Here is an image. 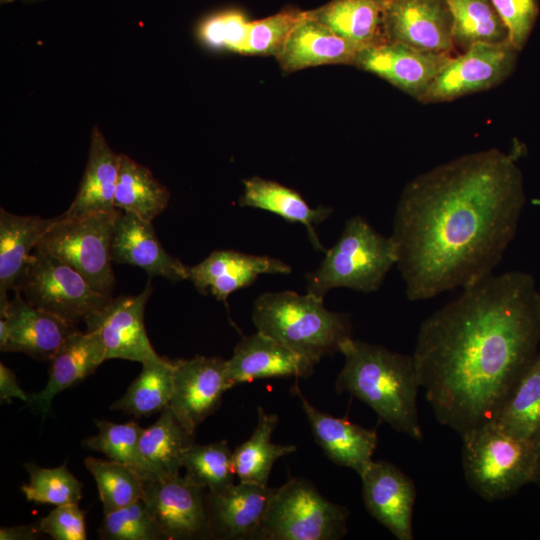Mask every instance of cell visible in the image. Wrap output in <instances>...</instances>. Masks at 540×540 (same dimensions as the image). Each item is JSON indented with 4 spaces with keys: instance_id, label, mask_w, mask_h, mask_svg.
Wrapping results in <instances>:
<instances>
[{
    "instance_id": "34",
    "label": "cell",
    "mask_w": 540,
    "mask_h": 540,
    "mask_svg": "<svg viewBox=\"0 0 540 540\" xmlns=\"http://www.w3.org/2000/svg\"><path fill=\"white\" fill-rule=\"evenodd\" d=\"M445 2L452 16L454 46L462 52L480 43H510L508 30L491 0Z\"/></svg>"
},
{
    "instance_id": "10",
    "label": "cell",
    "mask_w": 540,
    "mask_h": 540,
    "mask_svg": "<svg viewBox=\"0 0 540 540\" xmlns=\"http://www.w3.org/2000/svg\"><path fill=\"white\" fill-rule=\"evenodd\" d=\"M518 52L510 43L473 45L451 56L419 101L447 102L496 87L513 72Z\"/></svg>"
},
{
    "instance_id": "38",
    "label": "cell",
    "mask_w": 540,
    "mask_h": 540,
    "mask_svg": "<svg viewBox=\"0 0 540 540\" xmlns=\"http://www.w3.org/2000/svg\"><path fill=\"white\" fill-rule=\"evenodd\" d=\"M29 482L21 487L26 499L40 504L54 506L78 504L82 498V483L73 476L66 465L42 468L26 463Z\"/></svg>"
},
{
    "instance_id": "16",
    "label": "cell",
    "mask_w": 540,
    "mask_h": 540,
    "mask_svg": "<svg viewBox=\"0 0 540 540\" xmlns=\"http://www.w3.org/2000/svg\"><path fill=\"white\" fill-rule=\"evenodd\" d=\"M450 58L451 54L386 41L361 49L354 66L386 80L419 101Z\"/></svg>"
},
{
    "instance_id": "19",
    "label": "cell",
    "mask_w": 540,
    "mask_h": 540,
    "mask_svg": "<svg viewBox=\"0 0 540 540\" xmlns=\"http://www.w3.org/2000/svg\"><path fill=\"white\" fill-rule=\"evenodd\" d=\"M291 271L287 263L273 257L216 250L197 265L188 267V280L201 294L211 293L226 304L234 291L251 285L259 275Z\"/></svg>"
},
{
    "instance_id": "25",
    "label": "cell",
    "mask_w": 540,
    "mask_h": 540,
    "mask_svg": "<svg viewBox=\"0 0 540 540\" xmlns=\"http://www.w3.org/2000/svg\"><path fill=\"white\" fill-rule=\"evenodd\" d=\"M53 222L0 209V308L9 301L8 291L19 289L33 250Z\"/></svg>"
},
{
    "instance_id": "14",
    "label": "cell",
    "mask_w": 540,
    "mask_h": 540,
    "mask_svg": "<svg viewBox=\"0 0 540 540\" xmlns=\"http://www.w3.org/2000/svg\"><path fill=\"white\" fill-rule=\"evenodd\" d=\"M76 323L29 304L19 291L0 308V349L50 361Z\"/></svg>"
},
{
    "instance_id": "33",
    "label": "cell",
    "mask_w": 540,
    "mask_h": 540,
    "mask_svg": "<svg viewBox=\"0 0 540 540\" xmlns=\"http://www.w3.org/2000/svg\"><path fill=\"white\" fill-rule=\"evenodd\" d=\"M173 360L160 357L142 363L138 377L111 406L135 417H149L169 406L173 393Z\"/></svg>"
},
{
    "instance_id": "17",
    "label": "cell",
    "mask_w": 540,
    "mask_h": 540,
    "mask_svg": "<svg viewBox=\"0 0 540 540\" xmlns=\"http://www.w3.org/2000/svg\"><path fill=\"white\" fill-rule=\"evenodd\" d=\"M367 511L398 540H412L416 488L412 479L387 461H371L359 475Z\"/></svg>"
},
{
    "instance_id": "35",
    "label": "cell",
    "mask_w": 540,
    "mask_h": 540,
    "mask_svg": "<svg viewBox=\"0 0 540 540\" xmlns=\"http://www.w3.org/2000/svg\"><path fill=\"white\" fill-rule=\"evenodd\" d=\"M181 467L190 481L209 492L234 484L233 451L226 440L206 445L193 442L183 453Z\"/></svg>"
},
{
    "instance_id": "39",
    "label": "cell",
    "mask_w": 540,
    "mask_h": 540,
    "mask_svg": "<svg viewBox=\"0 0 540 540\" xmlns=\"http://www.w3.org/2000/svg\"><path fill=\"white\" fill-rule=\"evenodd\" d=\"M250 20L238 9H224L209 14L197 25V39L216 51L244 54Z\"/></svg>"
},
{
    "instance_id": "45",
    "label": "cell",
    "mask_w": 540,
    "mask_h": 540,
    "mask_svg": "<svg viewBox=\"0 0 540 540\" xmlns=\"http://www.w3.org/2000/svg\"><path fill=\"white\" fill-rule=\"evenodd\" d=\"M43 534L39 527V522L29 525L1 527V540H34Z\"/></svg>"
},
{
    "instance_id": "32",
    "label": "cell",
    "mask_w": 540,
    "mask_h": 540,
    "mask_svg": "<svg viewBox=\"0 0 540 540\" xmlns=\"http://www.w3.org/2000/svg\"><path fill=\"white\" fill-rule=\"evenodd\" d=\"M278 422L276 414L267 413L258 407L257 424L251 437L233 451V467L239 482L268 486L275 461L296 450L294 445L271 441Z\"/></svg>"
},
{
    "instance_id": "2",
    "label": "cell",
    "mask_w": 540,
    "mask_h": 540,
    "mask_svg": "<svg viewBox=\"0 0 540 540\" xmlns=\"http://www.w3.org/2000/svg\"><path fill=\"white\" fill-rule=\"evenodd\" d=\"M538 295L530 273H492L421 323L412 356L441 425L462 436L494 420L539 352Z\"/></svg>"
},
{
    "instance_id": "46",
    "label": "cell",
    "mask_w": 540,
    "mask_h": 540,
    "mask_svg": "<svg viewBox=\"0 0 540 540\" xmlns=\"http://www.w3.org/2000/svg\"><path fill=\"white\" fill-rule=\"evenodd\" d=\"M536 450V472L534 483L540 487V444L535 448Z\"/></svg>"
},
{
    "instance_id": "3",
    "label": "cell",
    "mask_w": 540,
    "mask_h": 540,
    "mask_svg": "<svg viewBox=\"0 0 540 540\" xmlns=\"http://www.w3.org/2000/svg\"><path fill=\"white\" fill-rule=\"evenodd\" d=\"M345 358L336 391L358 398L396 432L421 441L417 394L420 382L412 355L347 339L340 348Z\"/></svg>"
},
{
    "instance_id": "31",
    "label": "cell",
    "mask_w": 540,
    "mask_h": 540,
    "mask_svg": "<svg viewBox=\"0 0 540 540\" xmlns=\"http://www.w3.org/2000/svg\"><path fill=\"white\" fill-rule=\"evenodd\" d=\"M170 192L148 169L126 154H119L114 205L117 209L153 221L168 206Z\"/></svg>"
},
{
    "instance_id": "15",
    "label": "cell",
    "mask_w": 540,
    "mask_h": 540,
    "mask_svg": "<svg viewBox=\"0 0 540 540\" xmlns=\"http://www.w3.org/2000/svg\"><path fill=\"white\" fill-rule=\"evenodd\" d=\"M386 41L451 54L453 21L445 0H384Z\"/></svg>"
},
{
    "instance_id": "22",
    "label": "cell",
    "mask_w": 540,
    "mask_h": 540,
    "mask_svg": "<svg viewBox=\"0 0 540 540\" xmlns=\"http://www.w3.org/2000/svg\"><path fill=\"white\" fill-rule=\"evenodd\" d=\"M275 488L239 482L218 491L206 493L211 537L254 539Z\"/></svg>"
},
{
    "instance_id": "24",
    "label": "cell",
    "mask_w": 540,
    "mask_h": 540,
    "mask_svg": "<svg viewBox=\"0 0 540 540\" xmlns=\"http://www.w3.org/2000/svg\"><path fill=\"white\" fill-rule=\"evenodd\" d=\"M105 360L104 347L94 332H73L49 361L46 386L31 394L28 403L45 416L57 394L93 374Z\"/></svg>"
},
{
    "instance_id": "36",
    "label": "cell",
    "mask_w": 540,
    "mask_h": 540,
    "mask_svg": "<svg viewBox=\"0 0 540 540\" xmlns=\"http://www.w3.org/2000/svg\"><path fill=\"white\" fill-rule=\"evenodd\" d=\"M84 464L96 481L104 514L142 498L143 480L130 467L94 457H87Z\"/></svg>"
},
{
    "instance_id": "11",
    "label": "cell",
    "mask_w": 540,
    "mask_h": 540,
    "mask_svg": "<svg viewBox=\"0 0 540 540\" xmlns=\"http://www.w3.org/2000/svg\"><path fill=\"white\" fill-rule=\"evenodd\" d=\"M205 489L180 473L143 480L148 511L164 539L211 537Z\"/></svg>"
},
{
    "instance_id": "47",
    "label": "cell",
    "mask_w": 540,
    "mask_h": 540,
    "mask_svg": "<svg viewBox=\"0 0 540 540\" xmlns=\"http://www.w3.org/2000/svg\"><path fill=\"white\" fill-rule=\"evenodd\" d=\"M12 1H15V0H12ZM19 1L24 3V4H36V3H41V2L48 1V0H19Z\"/></svg>"
},
{
    "instance_id": "7",
    "label": "cell",
    "mask_w": 540,
    "mask_h": 540,
    "mask_svg": "<svg viewBox=\"0 0 540 540\" xmlns=\"http://www.w3.org/2000/svg\"><path fill=\"white\" fill-rule=\"evenodd\" d=\"M349 511L327 500L308 480L275 488L254 539L336 540L347 533Z\"/></svg>"
},
{
    "instance_id": "26",
    "label": "cell",
    "mask_w": 540,
    "mask_h": 540,
    "mask_svg": "<svg viewBox=\"0 0 540 540\" xmlns=\"http://www.w3.org/2000/svg\"><path fill=\"white\" fill-rule=\"evenodd\" d=\"M118 174L119 154L111 149L101 130L95 126L78 192L69 208L59 216L74 218L117 209L114 198Z\"/></svg>"
},
{
    "instance_id": "18",
    "label": "cell",
    "mask_w": 540,
    "mask_h": 540,
    "mask_svg": "<svg viewBox=\"0 0 540 540\" xmlns=\"http://www.w3.org/2000/svg\"><path fill=\"white\" fill-rule=\"evenodd\" d=\"M315 363L260 332L243 336L226 360L231 387L264 378L310 377Z\"/></svg>"
},
{
    "instance_id": "8",
    "label": "cell",
    "mask_w": 540,
    "mask_h": 540,
    "mask_svg": "<svg viewBox=\"0 0 540 540\" xmlns=\"http://www.w3.org/2000/svg\"><path fill=\"white\" fill-rule=\"evenodd\" d=\"M121 210L97 212L74 218L57 216L35 249L52 254L79 272L89 285L112 297V241Z\"/></svg>"
},
{
    "instance_id": "44",
    "label": "cell",
    "mask_w": 540,
    "mask_h": 540,
    "mask_svg": "<svg viewBox=\"0 0 540 540\" xmlns=\"http://www.w3.org/2000/svg\"><path fill=\"white\" fill-rule=\"evenodd\" d=\"M12 398H18L24 402L29 401L30 395H28L19 385L15 376V373L5 366L0 364V400L1 402H8Z\"/></svg>"
},
{
    "instance_id": "23",
    "label": "cell",
    "mask_w": 540,
    "mask_h": 540,
    "mask_svg": "<svg viewBox=\"0 0 540 540\" xmlns=\"http://www.w3.org/2000/svg\"><path fill=\"white\" fill-rule=\"evenodd\" d=\"M360 50L315 19L308 10L275 58L282 71L292 73L328 64L354 66Z\"/></svg>"
},
{
    "instance_id": "48",
    "label": "cell",
    "mask_w": 540,
    "mask_h": 540,
    "mask_svg": "<svg viewBox=\"0 0 540 540\" xmlns=\"http://www.w3.org/2000/svg\"><path fill=\"white\" fill-rule=\"evenodd\" d=\"M538 308H539V315H540V292H539V295H538Z\"/></svg>"
},
{
    "instance_id": "4",
    "label": "cell",
    "mask_w": 540,
    "mask_h": 540,
    "mask_svg": "<svg viewBox=\"0 0 540 540\" xmlns=\"http://www.w3.org/2000/svg\"><path fill=\"white\" fill-rule=\"evenodd\" d=\"M252 321L258 332L273 338L315 364L340 352L352 337L350 315L333 312L324 298L293 291L266 292L253 304Z\"/></svg>"
},
{
    "instance_id": "12",
    "label": "cell",
    "mask_w": 540,
    "mask_h": 540,
    "mask_svg": "<svg viewBox=\"0 0 540 540\" xmlns=\"http://www.w3.org/2000/svg\"><path fill=\"white\" fill-rule=\"evenodd\" d=\"M150 281L137 295L111 298L103 307L89 314L84 322L102 342L106 360L124 359L145 363L159 359L144 325V311L151 295Z\"/></svg>"
},
{
    "instance_id": "30",
    "label": "cell",
    "mask_w": 540,
    "mask_h": 540,
    "mask_svg": "<svg viewBox=\"0 0 540 540\" xmlns=\"http://www.w3.org/2000/svg\"><path fill=\"white\" fill-rule=\"evenodd\" d=\"M493 422L535 448L540 444V352L510 391Z\"/></svg>"
},
{
    "instance_id": "20",
    "label": "cell",
    "mask_w": 540,
    "mask_h": 540,
    "mask_svg": "<svg viewBox=\"0 0 540 540\" xmlns=\"http://www.w3.org/2000/svg\"><path fill=\"white\" fill-rule=\"evenodd\" d=\"M310 424L316 443L335 464L353 469L360 475L373 460L378 444L376 430L364 428L344 418L316 409L298 385L291 388Z\"/></svg>"
},
{
    "instance_id": "13",
    "label": "cell",
    "mask_w": 540,
    "mask_h": 540,
    "mask_svg": "<svg viewBox=\"0 0 540 540\" xmlns=\"http://www.w3.org/2000/svg\"><path fill=\"white\" fill-rule=\"evenodd\" d=\"M173 393L169 407L183 428L194 434L197 427L221 404L231 387L226 360L195 356L173 360Z\"/></svg>"
},
{
    "instance_id": "28",
    "label": "cell",
    "mask_w": 540,
    "mask_h": 540,
    "mask_svg": "<svg viewBox=\"0 0 540 540\" xmlns=\"http://www.w3.org/2000/svg\"><path fill=\"white\" fill-rule=\"evenodd\" d=\"M310 13L361 49L386 42L384 0H331Z\"/></svg>"
},
{
    "instance_id": "27",
    "label": "cell",
    "mask_w": 540,
    "mask_h": 540,
    "mask_svg": "<svg viewBox=\"0 0 540 540\" xmlns=\"http://www.w3.org/2000/svg\"><path fill=\"white\" fill-rule=\"evenodd\" d=\"M244 191L239 198L242 207H253L274 213L288 222L303 224L313 246L326 252L314 226L322 223L333 212L332 208H311L295 190L278 182L258 176L244 180Z\"/></svg>"
},
{
    "instance_id": "37",
    "label": "cell",
    "mask_w": 540,
    "mask_h": 540,
    "mask_svg": "<svg viewBox=\"0 0 540 540\" xmlns=\"http://www.w3.org/2000/svg\"><path fill=\"white\" fill-rule=\"evenodd\" d=\"M98 433L83 440L85 449L104 454L109 460L126 465L136 471L142 480L148 473L139 454V440L144 428L136 422L113 423L97 421Z\"/></svg>"
},
{
    "instance_id": "1",
    "label": "cell",
    "mask_w": 540,
    "mask_h": 540,
    "mask_svg": "<svg viewBox=\"0 0 540 540\" xmlns=\"http://www.w3.org/2000/svg\"><path fill=\"white\" fill-rule=\"evenodd\" d=\"M526 202L515 159L497 149L468 153L410 180L396 205V266L410 301L478 282L514 239Z\"/></svg>"
},
{
    "instance_id": "42",
    "label": "cell",
    "mask_w": 540,
    "mask_h": 540,
    "mask_svg": "<svg viewBox=\"0 0 540 540\" xmlns=\"http://www.w3.org/2000/svg\"><path fill=\"white\" fill-rule=\"evenodd\" d=\"M504 22L510 44L519 52L526 45L539 14L538 0H491Z\"/></svg>"
},
{
    "instance_id": "41",
    "label": "cell",
    "mask_w": 540,
    "mask_h": 540,
    "mask_svg": "<svg viewBox=\"0 0 540 540\" xmlns=\"http://www.w3.org/2000/svg\"><path fill=\"white\" fill-rule=\"evenodd\" d=\"M99 537L105 540H157L162 534L144 500L104 514Z\"/></svg>"
},
{
    "instance_id": "9",
    "label": "cell",
    "mask_w": 540,
    "mask_h": 540,
    "mask_svg": "<svg viewBox=\"0 0 540 540\" xmlns=\"http://www.w3.org/2000/svg\"><path fill=\"white\" fill-rule=\"evenodd\" d=\"M31 305L77 323L112 297L94 290L85 278L58 257L34 249L19 289Z\"/></svg>"
},
{
    "instance_id": "43",
    "label": "cell",
    "mask_w": 540,
    "mask_h": 540,
    "mask_svg": "<svg viewBox=\"0 0 540 540\" xmlns=\"http://www.w3.org/2000/svg\"><path fill=\"white\" fill-rule=\"evenodd\" d=\"M38 522L42 533L54 540L87 538L85 514L76 503L56 506Z\"/></svg>"
},
{
    "instance_id": "40",
    "label": "cell",
    "mask_w": 540,
    "mask_h": 540,
    "mask_svg": "<svg viewBox=\"0 0 540 540\" xmlns=\"http://www.w3.org/2000/svg\"><path fill=\"white\" fill-rule=\"evenodd\" d=\"M306 11L285 8L266 18L250 21L243 55L277 56Z\"/></svg>"
},
{
    "instance_id": "5",
    "label": "cell",
    "mask_w": 540,
    "mask_h": 540,
    "mask_svg": "<svg viewBox=\"0 0 540 540\" xmlns=\"http://www.w3.org/2000/svg\"><path fill=\"white\" fill-rule=\"evenodd\" d=\"M396 261L391 238L355 215L346 221L339 239L326 250L318 268L307 276V292L324 298L335 288L377 291Z\"/></svg>"
},
{
    "instance_id": "21",
    "label": "cell",
    "mask_w": 540,
    "mask_h": 540,
    "mask_svg": "<svg viewBox=\"0 0 540 540\" xmlns=\"http://www.w3.org/2000/svg\"><path fill=\"white\" fill-rule=\"evenodd\" d=\"M112 259L137 266L152 276L172 282L188 279V267L170 255L160 243L152 222L120 211L114 226Z\"/></svg>"
},
{
    "instance_id": "6",
    "label": "cell",
    "mask_w": 540,
    "mask_h": 540,
    "mask_svg": "<svg viewBox=\"0 0 540 540\" xmlns=\"http://www.w3.org/2000/svg\"><path fill=\"white\" fill-rule=\"evenodd\" d=\"M462 466L469 487L486 501H497L534 483L536 450L493 421L461 436Z\"/></svg>"
},
{
    "instance_id": "29",
    "label": "cell",
    "mask_w": 540,
    "mask_h": 540,
    "mask_svg": "<svg viewBox=\"0 0 540 540\" xmlns=\"http://www.w3.org/2000/svg\"><path fill=\"white\" fill-rule=\"evenodd\" d=\"M194 442V434L187 432L169 406L159 418L143 430L139 440V454L148 479L178 474L186 448Z\"/></svg>"
}]
</instances>
